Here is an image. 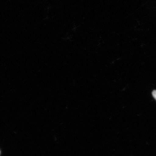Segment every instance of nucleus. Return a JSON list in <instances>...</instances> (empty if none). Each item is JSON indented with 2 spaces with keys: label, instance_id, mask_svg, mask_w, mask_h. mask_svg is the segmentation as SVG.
Listing matches in <instances>:
<instances>
[{
  "label": "nucleus",
  "instance_id": "f257e3e1",
  "mask_svg": "<svg viewBox=\"0 0 156 156\" xmlns=\"http://www.w3.org/2000/svg\"><path fill=\"white\" fill-rule=\"evenodd\" d=\"M152 94H153V97H154L156 100V90H154L153 91L152 93Z\"/></svg>",
  "mask_w": 156,
  "mask_h": 156
}]
</instances>
